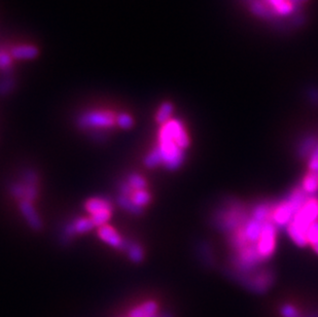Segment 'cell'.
Instances as JSON below:
<instances>
[{"label":"cell","mask_w":318,"mask_h":317,"mask_svg":"<svg viewBox=\"0 0 318 317\" xmlns=\"http://www.w3.org/2000/svg\"><path fill=\"white\" fill-rule=\"evenodd\" d=\"M158 309L159 306L157 302L147 301L132 309L129 313V317H152L158 314Z\"/></svg>","instance_id":"52a82bcc"},{"label":"cell","mask_w":318,"mask_h":317,"mask_svg":"<svg viewBox=\"0 0 318 317\" xmlns=\"http://www.w3.org/2000/svg\"><path fill=\"white\" fill-rule=\"evenodd\" d=\"M159 148L164 167L168 170H175L182 166L184 161V149L176 143L172 135L169 133L166 127L161 126L158 136Z\"/></svg>","instance_id":"7a4b0ae2"},{"label":"cell","mask_w":318,"mask_h":317,"mask_svg":"<svg viewBox=\"0 0 318 317\" xmlns=\"http://www.w3.org/2000/svg\"><path fill=\"white\" fill-rule=\"evenodd\" d=\"M117 203L121 208L133 215H141L143 213V208L137 206L128 196L119 194V196L117 197Z\"/></svg>","instance_id":"9c48e42d"},{"label":"cell","mask_w":318,"mask_h":317,"mask_svg":"<svg viewBox=\"0 0 318 317\" xmlns=\"http://www.w3.org/2000/svg\"><path fill=\"white\" fill-rule=\"evenodd\" d=\"M86 210L93 215L95 213L105 211V210H113L112 202L104 197H94L88 199L85 203Z\"/></svg>","instance_id":"8992f818"},{"label":"cell","mask_w":318,"mask_h":317,"mask_svg":"<svg viewBox=\"0 0 318 317\" xmlns=\"http://www.w3.org/2000/svg\"><path fill=\"white\" fill-rule=\"evenodd\" d=\"M130 199L137 206L144 208L147 204H149L151 197L146 189H143V191H134L130 196Z\"/></svg>","instance_id":"9a60e30c"},{"label":"cell","mask_w":318,"mask_h":317,"mask_svg":"<svg viewBox=\"0 0 318 317\" xmlns=\"http://www.w3.org/2000/svg\"><path fill=\"white\" fill-rule=\"evenodd\" d=\"M143 163L147 168H155L160 166V165H163V160L160 150L157 146L152 148L149 153L145 156Z\"/></svg>","instance_id":"4fadbf2b"},{"label":"cell","mask_w":318,"mask_h":317,"mask_svg":"<svg viewBox=\"0 0 318 317\" xmlns=\"http://www.w3.org/2000/svg\"><path fill=\"white\" fill-rule=\"evenodd\" d=\"M152 317H166V315H162V316H159V315L157 314V315H155V316H152Z\"/></svg>","instance_id":"7402d4cb"},{"label":"cell","mask_w":318,"mask_h":317,"mask_svg":"<svg viewBox=\"0 0 318 317\" xmlns=\"http://www.w3.org/2000/svg\"><path fill=\"white\" fill-rule=\"evenodd\" d=\"M11 66V56L0 50V69H7Z\"/></svg>","instance_id":"44dd1931"},{"label":"cell","mask_w":318,"mask_h":317,"mask_svg":"<svg viewBox=\"0 0 318 317\" xmlns=\"http://www.w3.org/2000/svg\"><path fill=\"white\" fill-rule=\"evenodd\" d=\"M72 226L75 234H85L90 232L95 227L91 218H79L72 222Z\"/></svg>","instance_id":"8fae6325"},{"label":"cell","mask_w":318,"mask_h":317,"mask_svg":"<svg viewBox=\"0 0 318 317\" xmlns=\"http://www.w3.org/2000/svg\"><path fill=\"white\" fill-rule=\"evenodd\" d=\"M24 184H25L24 200H26V201L32 203L38 196V185L26 184V183H24Z\"/></svg>","instance_id":"e0dca14e"},{"label":"cell","mask_w":318,"mask_h":317,"mask_svg":"<svg viewBox=\"0 0 318 317\" xmlns=\"http://www.w3.org/2000/svg\"><path fill=\"white\" fill-rule=\"evenodd\" d=\"M98 236L99 238L104 241V242L114 248L120 250L125 249L126 240L118 233V231L109 225H103L98 227Z\"/></svg>","instance_id":"277c9868"},{"label":"cell","mask_w":318,"mask_h":317,"mask_svg":"<svg viewBox=\"0 0 318 317\" xmlns=\"http://www.w3.org/2000/svg\"><path fill=\"white\" fill-rule=\"evenodd\" d=\"M173 113V104L171 102H164L159 107L156 115V121L158 124L163 125L168 122L172 118Z\"/></svg>","instance_id":"7c38bea8"},{"label":"cell","mask_w":318,"mask_h":317,"mask_svg":"<svg viewBox=\"0 0 318 317\" xmlns=\"http://www.w3.org/2000/svg\"><path fill=\"white\" fill-rule=\"evenodd\" d=\"M38 52L37 49L33 46L25 45V46H17L11 49L10 55L12 58L19 59V60H26V59H33L37 56Z\"/></svg>","instance_id":"30bf717a"},{"label":"cell","mask_w":318,"mask_h":317,"mask_svg":"<svg viewBox=\"0 0 318 317\" xmlns=\"http://www.w3.org/2000/svg\"><path fill=\"white\" fill-rule=\"evenodd\" d=\"M117 124L123 129H130L134 124L133 118L127 113H120L117 116Z\"/></svg>","instance_id":"ac0fdd59"},{"label":"cell","mask_w":318,"mask_h":317,"mask_svg":"<svg viewBox=\"0 0 318 317\" xmlns=\"http://www.w3.org/2000/svg\"><path fill=\"white\" fill-rule=\"evenodd\" d=\"M116 124L117 116L111 110H90L84 112L78 119V125L83 129L111 128Z\"/></svg>","instance_id":"3957f363"},{"label":"cell","mask_w":318,"mask_h":317,"mask_svg":"<svg viewBox=\"0 0 318 317\" xmlns=\"http://www.w3.org/2000/svg\"><path fill=\"white\" fill-rule=\"evenodd\" d=\"M254 20L277 28L300 26L312 0H240Z\"/></svg>","instance_id":"6da1fadb"},{"label":"cell","mask_w":318,"mask_h":317,"mask_svg":"<svg viewBox=\"0 0 318 317\" xmlns=\"http://www.w3.org/2000/svg\"><path fill=\"white\" fill-rule=\"evenodd\" d=\"M113 210H105V211H101L98 213H95L93 215H91V220L94 223L95 226H101L103 225H106L107 222L110 220L111 215H112Z\"/></svg>","instance_id":"2e32d148"},{"label":"cell","mask_w":318,"mask_h":317,"mask_svg":"<svg viewBox=\"0 0 318 317\" xmlns=\"http://www.w3.org/2000/svg\"><path fill=\"white\" fill-rule=\"evenodd\" d=\"M19 208L31 229L34 231H41L43 227V222L32 205V203L26 200H22L19 202Z\"/></svg>","instance_id":"5b68a950"},{"label":"cell","mask_w":318,"mask_h":317,"mask_svg":"<svg viewBox=\"0 0 318 317\" xmlns=\"http://www.w3.org/2000/svg\"><path fill=\"white\" fill-rule=\"evenodd\" d=\"M38 175L33 170H26L24 173V183L38 185Z\"/></svg>","instance_id":"ffe728a7"},{"label":"cell","mask_w":318,"mask_h":317,"mask_svg":"<svg viewBox=\"0 0 318 317\" xmlns=\"http://www.w3.org/2000/svg\"><path fill=\"white\" fill-rule=\"evenodd\" d=\"M127 182L130 184L133 191H143L147 187V181L143 176L138 173H131L129 174Z\"/></svg>","instance_id":"5bb4252c"},{"label":"cell","mask_w":318,"mask_h":317,"mask_svg":"<svg viewBox=\"0 0 318 317\" xmlns=\"http://www.w3.org/2000/svg\"><path fill=\"white\" fill-rule=\"evenodd\" d=\"M124 250L128 253L129 259L135 264L141 263L144 259V251H143L142 247L135 242L126 241V245H125Z\"/></svg>","instance_id":"ba28073f"},{"label":"cell","mask_w":318,"mask_h":317,"mask_svg":"<svg viewBox=\"0 0 318 317\" xmlns=\"http://www.w3.org/2000/svg\"><path fill=\"white\" fill-rule=\"evenodd\" d=\"M10 194L19 201L24 200L25 196V184L24 183H15L10 186Z\"/></svg>","instance_id":"d6986e66"}]
</instances>
